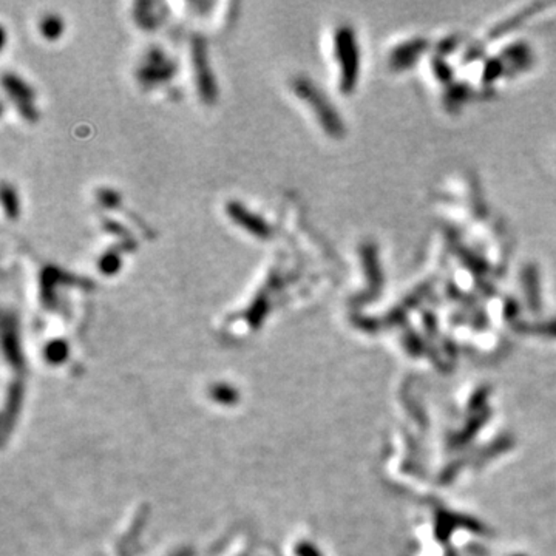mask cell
I'll return each mask as SVG.
<instances>
[{
  "mask_svg": "<svg viewBox=\"0 0 556 556\" xmlns=\"http://www.w3.org/2000/svg\"><path fill=\"white\" fill-rule=\"evenodd\" d=\"M334 51H336V59L340 70V91L349 95L356 89L358 72H361V51H358L357 38L353 27L341 25L336 30Z\"/></svg>",
  "mask_w": 556,
  "mask_h": 556,
  "instance_id": "obj_2",
  "label": "cell"
},
{
  "mask_svg": "<svg viewBox=\"0 0 556 556\" xmlns=\"http://www.w3.org/2000/svg\"><path fill=\"white\" fill-rule=\"evenodd\" d=\"M191 56L196 91H198L200 99L206 106H213L218 101L220 90L209 61L208 42L203 36H193L191 44Z\"/></svg>",
  "mask_w": 556,
  "mask_h": 556,
  "instance_id": "obj_3",
  "label": "cell"
},
{
  "mask_svg": "<svg viewBox=\"0 0 556 556\" xmlns=\"http://www.w3.org/2000/svg\"><path fill=\"white\" fill-rule=\"evenodd\" d=\"M361 255H362V266L365 271V277H366L368 285L371 286V289L379 290L383 283V276H382V269H380L378 246L371 242L362 244Z\"/></svg>",
  "mask_w": 556,
  "mask_h": 556,
  "instance_id": "obj_7",
  "label": "cell"
},
{
  "mask_svg": "<svg viewBox=\"0 0 556 556\" xmlns=\"http://www.w3.org/2000/svg\"><path fill=\"white\" fill-rule=\"evenodd\" d=\"M96 198L104 208H116L119 203V195L113 189H99Z\"/></svg>",
  "mask_w": 556,
  "mask_h": 556,
  "instance_id": "obj_15",
  "label": "cell"
},
{
  "mask_svg": "<svg viewBox=\"0 0 556 556\" xmlns=\"http://www.w3.org/2000/svg\"><path fill=\"white\" fill-rule=\"evenodd\" d=\"M164 5L155 4V2H140L133 8V19L144 30H155L159 27L166 17V13L162 11Z\"/></svg>",
  "mask_w": 556,
  "mask_h": 556,
  "instance_id": "obj_9",
  "label": "cell"
},
{
  "mask_svg": "<svg viewBox=\"0 0 556 556\" xmlns=\"http://www.w3.org/2000/svg\"><path fill=\"white\" fill-rule=\"evenodd\" d=\"M523 285L530 305L540 302V271L535 264H527L523 271Z\"/></svg>",
  "mask_w": 556,
  "mask_h": 556,
  "instance_id": "obj_11",
  "label": "cell"
},
{
  "mask_svg": "<svg viewBox=\"0 0 556 556\" xmlns=\"http://www.w3.org/2000/svg\"><path fill=\"white\" fill-rule=\"evenodd\" d=\"M2 208L6 218L17 220L21 215V201L17 192L11 184L4 183L2 186Z\"/></svg>",
  "mask_w": 556,
  "mask_h": 556,
  "instance_id": "obj_12",
  "label": "cell"
},
{
  "mask_svg": "<svg viewBox=\"0 0 556 556\" xmlns=\"http://www.w3.org/2000/svg\"><path fill=\"white\" fill-rule=\"evenodd\" d=\"M227 217L234 221V225L242 227L244 232L251 234L254 238L269 239L272 238V227L269 222L259 213L247 209L243 203L229 201L226 204Z\"/></svg>",
  "mask_w": 556,
  "mask_h": 556,
  "instance_id": "obj_6",
  "label": "cell"
},
{
  "mask_svg": "<svg viewBox=\"0 0 556 556\" xmlns=\"http://www.w3.org/2000/svg\"><path fill=\"white\" fill-rule=\"evenodd\" d=\"M176 65L162 48H150L144 56L141 67L136 72V78L144 87H155L166 84L175 76Z\"/></svg>",
  "mask_w": 556,
  "mask_h": 556,
  "instance_id": "obj_4",
  "label": "cell"
},
{
  "mask_svg": "<svg viewBox=\"0 0 556 556\" xmlns=\"http://www.w3.org/2000/svg\"><path fill=\"white\" fill-rule=\"evenodd\" d=\"M290 89L295 93V96L300 98L307 107H311L324 133L329 135L331 138H341L345 135L346 128L344 119H341L336 106H332L329 98L319 89L317 84H314L305 76H298L290 84Z\"/></svg>",
  "mask_w": 556,
  "mask_h": 556,
  "instance_id": "obj_1",
  "label": "cell"
},
{
  "mask_svg": "<svg viewBox=\"0 0 556 556\" xmlns=\"http://www.w3.org/2000/svg\"><path fill=\"white\" fill-rule=\"evenodd\" d=\"M533 10H535V6H528V8H526L524 11H521L519 14L510 17V19H507V21H504L502 23L498 25V28L493 30V36H494V34H496V36H499V34L506 33V31H510L511 28L518 27V23H521L524 19H527V17L530 16V13L533 14Z\"/></svg>",
  "mask_w": 556,
  "mask_h": 556,
  "instance_id": "obj_14",
  "label": "cell"
},
{
  "mask_svg": "<svg viewBox=\"0 0 556 556\" xmlns=\"http://www.w3.org/2000/svg\"><path fill=\"white\" fill-rule=\"evenodd\" d=\"M426 47H429V42L425 39H413L404 42V44L392 50V53L390 56L391 67L405 68L408 65H412L416 59L424 53Z\"/></svg>",
  "mask_w": 556,
  "mask_h": 556,
  "instance_id": "obj_8",
  "label": "cell"
},
{
  "mask_svg": "<svg viewBox=\"0 0 556 556\" xmlns=\"http://www.w3.org/2000/svg\"><path fill=\"white\" fill-rule=\"evenodd\" d=\"M65 31V23L61 16L47 14L39 22V33L45 40L55 42L62 36Z\"/></svg>",
  "mask_w": 556,
  "mask_h": 556,
  "instance_id": "obj_10",
  "label": "cell"
},
{
  "mask_svg": "<svg viewBox=\"0 0 556 556\" xmlns=\"http://www.w3.org/2000/svg\"><path fill=\"white\" fill-rule=\"evenodd\" d=\"M2 85L8 98L14 102L17 113H19L25 121L36 123L39 119V110L36 104H34V101H36V91H34L31 85L14 73H4Z\"/></svg>",
  "mask_w": 556,
  "mask_h": 556,
  "instance_id": "obj_5",
  "label": "cell"
},
{
  "mask_svg": "<svg viewBox=\"0 0 556 556\" xmlns=\"http://www.w3.org/2000/svg\"><path fill=\"white\" fill-rule=\"evenodd\" d=\"M121 266H123L121 256L113 251H108L106 255H102L98 263V268L104 276H115V273H118L119 269H121Z\"/></svg>",
  "mask_w": 556,
  "mask_h": 556,
  "instance_id": "obj_13",
  "label": "cell"
}]
</instances>
